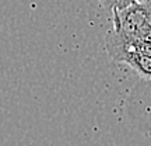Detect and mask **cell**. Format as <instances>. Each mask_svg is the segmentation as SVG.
<instances>
[{
    "label": "cell",
    "instance_id": "cell-1",
    "mask_svg": "<svg viewBox=\"0 0 151 146\" xmlns=\"http://www.w3.org/2000/svg\"><path fill=\"white\" fill-rule=\"evenodd\" d=\"M105 49L111 59L129 65L134 72L148 80L151 76V42L123 37L112 30L105 37Z\"/></svg>",
    "mask_w": 151,
    "mask_h": 146
},
{
    "label": "cell",
    "instance_id": "cell-3",
    "mask_svg": "<svg viewBox=\"0 0 151 146\" xmlns=\"http://www.w3.org/2000/svg\"><path fill=\"white\" fill-rule=\"evenodd\" d=\"M102 7L106 11H113L118 10V9H122L124 6H129L132 3H136V1H150V0H98Z\"/></svg>",
    "mask_w": 151,
    "mask_h": 146
},
{
    "label": "cell",
    "instance_id": "cell-2",
    "mask_svg": "<svg viewBox=\"0 0 151 146\" xmlns=\"http://www.w3.org/2000/svg\"><path fill=\"white\" fill-rule=\"evenodd\" d=\"M112 31L123 37L151 42L150 1H136L111 11Z\"/></svg>",
    "mask_w": 151,
    "mask_h": 146
}]
</instances>
